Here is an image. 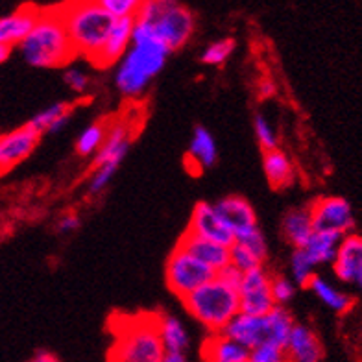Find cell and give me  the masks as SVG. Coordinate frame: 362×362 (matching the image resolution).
<instances>
[{"label": "cell", "mask_w": 362, "mask_h": 362, "mask_svg": "<svg viewBox=\"0 0 362 362\" xmlns=\"http://www.w3.org/2000/svg\"><path fill=\"white\" fill-rule=\"evenodd\" d=\"M235 243L246 246V248H248L250 252L255 253V255H257L262 262L267 261V257H268L267 238H264V235H262V231L259 228L252 229V231H248V233H244V235H240V237H237L235 238Z\"/></svg>", "instance_id": "e575fe53"}, {"label": "cell", "mask_w": 362, "mask_h": 362, "mask_svg": "<svg viewBox=\"0 0 362 362\" xmlns=\"http://www.w3.org/2000/svg\"><path fill=\"white\" fill-rule=\"evenodd\" d=\"M243 276L244 274H240V272H238L235 267H231V264H228L226 268L216 272V277H218V279H222V281L231 285L233 288H237V291H238V286H240V281H243Z\"/></svg>", "instance_id": "f35d334b"}, {"label": "cell", "mask_w": 362, "mask_h": 362, "mask_svg": "<svg viewBox=\"0 0 362 362\" xmlns=\"http://www.w3.org/2000/svg\"><path fill=\"white\" fill-rule=\"evenodd\" d=\"M315 264L305 253V250H294L291 257V279L296 286H307L315 277Z\"/></svg>", "instance_id": "f1b7e54d"}, {"label": "cell", "mask_w": 362, "mask_h": 362, "mask_svg": "<svg viewBox=\"0 0 362 362\" xmlns=\"http://www.w3.org/2000/svg\"><path fill=\"white\" fill-rule=\"evenodd\" d=\"M216 159H218V146H216L215 135L205 126H194L189 150L183 159L187 170L194 176H200L204 170L215 167Z\"/></svg>", "instance_id": "2e32d148"}, {"label": "cell", "mask_w": 362, "mask_h": 362, "mask_svg": "<svg viewBox=\"0 0 362 362\" xmlns=\"http://www.w3.org/2000/svg\"><path fill=\"white\" fill-rule=\"evenodd\" d=\"M19 50L24 62L35 69L63 67L76 57L59 6L39 11L34 28L19 45Z\"/></svg>", "instance_id": "7a4b0ae2"}, {"label": "cell", "mask_w": 362, "mask_h": 362, "mask_svg": "<svg viewBox=\"0 0 362 362\" xmlns=\"http://www.w3.org/2000/svg\"><path fill=\"white\" fill-rule=\"evenodd\" d=\"M100 6L107 13L117 19H135L141 8L137 0H100Z\"/></svg>", "instance_id": "d6a6232c"}, {"label": "cell", "mask_w": 362, "mask_h": 362, "mask_svg": "<svg viewBox=\"0 0 362 362\" xmlns=\"http://www.w3.org/2000/svg\"><path fill=\"white\" fill-rule=\"evenodd\" d=\"M229 264L237 268L240 274H248V272L262 268L261 259L238 243H233V246L229 248Z\"/></svg>", "instance_id": "f546056e"}, {"label": "cell", "mask_w": 362, "mask_h": 362, "mask_svg": "<svg viewBox=\"0 0 362 362\" xmlns=\"http://www.w3.org/2000/svg\"><path fill=\"white\" fill-rule=\"evenodd\" d=\"M39 8L35 6H23L19 10L0 17V47L13 48L23 43L26 35L32 32L35 21L39 17Z\"/></svg>", "instance_id": "e0dca14e"}, {"label": "cell", "mask_w": 362, "mask_h": 362, "mask_svg": "<svg viewBox=\"0 0 362 362\" xmlns=\"http://www.w3.org/2000/svg\"><path fill=\"white\" fill-rule=\"evenodd\" d=\"M165 357L156 315L129 318L117 333L111 362H161Z\"/></svg>", "instance_id": "52a82bcc"}, {"label": "cell", "mask_w": 362, "mask_h": 362, "mask_svg": "<svg viewBox=\"0 0 362 362\" xmlns=\"http://www.w3.org/2000/svg\"><path fill=\"white\" fill-rule=\"evenodd\" d=\"M213 205H215L220 218L224 220L228 228L235 233V238L259 228L255 209L243 196H226V198H222V200H218Z\"/></svg>", "instance_id": "9a60e30c"}, {"label": "cell", "mask_w": 362, "mask_h": 362, "mask_svg": "<svg viewBox=\"0 0 362 362\" xmlns=\"http://www.w3.org/2000/svg\"><path fill=\"white\" fill-rule=\"evenodd\" d=\"M255 90H257V96L261 98V100H267V98H272V96L276 95L277 86H276V81L272 80L270 76H262L257 80Z\"/></svg>", "instance_id": "ab89813d"}, {"label": "cell", "mask_w": 362, "mask_h": 362, "mask_svg": "<svg viewBox=\"0 0 362 362\" xmlns=\"http://www.w3.org/2000/svg\"><path fill=\"white\" fill-rule=\"evenodd\" d=\"M333 270L342 283L362 288V237L349 233L342 238Z\"/></svg>", "instance_id": "5bb4252c"}, {"label": "cell", "mask_w": 362, "mask_h": 362, "mask_svg": "<svg viewBox=\"0 0 362 362\" xmlns=\"http://www.w3.org/2000/svg\"><path fill=\"white\" fill-rule=\"evenodd\" d=\"M238 307L243 315L264 316L276 303L272 298V276L264 268L244 274L238 286Z\"/></svg>", "instance_id": "8fae6325"}, {"label": "cell", "mask_w": 362, "mask_h": 362, "mask_svg": "<svg viewBox=\"0 0 362 362\" xmlns=\"http://www.w3.org/2000/svg\"><path fill=\"white\" fill-rule=\"evenodd\" d=\"M134 24L135 19H117L113 21L107 39H105L104 47L100 54L96 56L95 63L96 67H110L122 59L128 52L129 45H132V35H134Z\"/></svg>", "instance_id": "ac0fdd59"}, {"label": "cell", "mask_w": 362, "mask_h": 362, "mask_svg": "<svg viewBox=\"0 0 362 362\" xmlns=\"http://www.w3.org/2000/svg\"><path fill=\"white\" fill-rule=\"evenodd\" d=\"M187 233L215 243L218 246H224V248H231L235 243V233L228 228L224 220L220 218L215 205L209 204V202H200V204L194 205Z\"/></svg>", "instance_id": "7c38bea8"}, {"label": "cell", "mask_w": 362, "mask_h": 362, "mask_svg": "<svg viewBox=\"0 0 362 362\" xmlns=\"http://www.w3.org/2000/svg\"><path fill=\"white\" fill-rule=\"evenodd\" d=\"M135 19L148 24L153 35L163 45H167L170 52L185 47L194 34V13L187 6L180 4V2H172V0L141 2V8H139Z\"/></svg>", "instance_id": "8992f818"}, {"label": "cell", "mask_w": 362, "mask_h": 362, "mask_svg": "<svg viewBox=\"0 0 362 362\" xmlns=\"http://www.w3.org/2000/svg\"><path fill=\"white\" fill-rule=\"evenodd\" d=\"M11 54V48H6V47H0V63H4Z\"/></svg>", "instance_id": "7bdbcfd3"}, {"label": "cell", "mask_w": 362, "mask_h": 362, "mask_svg": "<svg viewBox=\"0 0 362 362\" xmlns=\"http://www.w3.org/2000/svg\"><path fill=\"white\" fill-rule=\"evenodd\" d=\"M248 362H291L283 348L277 346H259L248 353Z\"/></svg>", "instance_id": "8d00e7d4"}, {"label": "cell", "mask_w": 362, "mask_h": 362, "mask_svg": "<svg viewBox=\"0 0 362 362\" xmlns=\"http://www.w3.org/2000/svg\"><path fill=\"white\" fill-rule=\"evenodd\" d=\"M296 285L291 277L276 276L272 277V298L276 307H285L294 298Z\"/></svg>", "instance_id": "836d02e7"}, {"label": "cell", "mask_w": 362, "mask_h": 362, "mask_svg": "<svg viewBox=\"0 0 362 362\" xmlns=\"http://www.w3.org/2000/svg\"><path fill=\"white\" fill-rule=\"evenodd\" d=\"M71 115V104H67V102H54V104H50L48 107L39 111L37 115H34L28 124L32 126L39 135L59 134V132L69 124Z\"/></svg>", "instance_id": "cb8c5ba5"}, {"label": "cell", "mask_w": 362, "mask_h": 362, "mask_svg": "<svg viewBox=\"0 0 362 362\" xmlns=\"http://www.w3.org/2000/svg\"><path fill=\"white\" fill-rule=\"evenodd\" d=\"M233 52H235L233 39L231 37L218 39V41H215V43H211L209 47H205V50L202 52V63H205V65H213V67H218V65L228 62Z\"/></svg>", "instance_id": "4dcf8cb0"}, {"label": "cell", "mask_w": 362, "mask_h": 362, "mask_svg": "<svg viewBox=\"0 0 362 362\" xmlns=\"http://www.w3.org/2000/svg\"><path fill=\"white\" fill-rule=\"evenodd\" d=\"M156 322L165 353H185L191 344V337L183 322L172 315H156Z\"/></svg>", "instance_id": "603a6c76"}, {"label": "cell", "mask_w": 362, "mask_h": 362, "mask_svg": "<svg viewBox=\"0 0 362 362\" xmlns=\"http://www.w3.org/2000/svg\"><path fill=\"white\" fill-rule=\"evenodd\" d=\"M313 233H315V228H313L309 207L307 209H291L283 216V235L294 246V250L305 248Z\"/></svg>", "instance_id": "d4e9b609"}, {"label": "cell", "mask_w": 362, "mask_h": 362, "mask_svg": "<svg viewBox=\"0 0 362 362\" xmlns=\"http://www.w3.org/2000/svg\"><path fill=\"white\" fill-rule=\"evenodd\" d=\"M129 144H132V132L124 120H117L107 126L104 144L93 158V167H90L93 170H90V177L87 181V192L90 196L100 194L107 189L119 170V165L124 161Z\"/></svg>", "instance_id": "ba28073f"}, {"label": "cell", "mask_w": 362, "mask_h": 362, "mask_svg": "<svg viewBox=\"0 0 362 362\" xmlns=\"http://www.w3.org/2000/svg\"><path fill=\"white\" fill-rule=\"evenodd\" d=\"M342 235L339 233H329V231H315L310 235L309 243L305 244V253L313 261L315 267L320 264H327L333 262L339 252V246L342 243Z\"/></svg>", "instance_id": "484cf974"}, {"label": "cell", "mask_w": 362, "mask_h": 362, "mask_svg": "<svg viewBox=\"0 0 362 362\" xmlns=\"http://www.w3.org/2000/svg\"><path fill=\"white\" fill-rule=\"evenodd\" d=\"M181 301L187 313L198 324L204 325L209 334L222 333V329L240 313L238 291L218 277L196 288L192 294Z\"/></svg>", "instance_id": "5b68a950"}, {"label": "cell", "mask_w": 362, "mask_h": 362, "mask_svg": "<svg viewBox=\"0 0 362 362\" xmlns=\"http://www.w3.org/2000/svg\"><path fill=\"white\" fill-rule=\"evenodd\" d=\"M294 325V318L285 307H274L264 316H250L238 313L222 329V334L240 344L248 351L259 346H267V344L285 349V344Z\"/></svg>", "instance_id": "277c9868"}, {"label": "cell", "mask_w": 362, "mask_h": 362, "mask_svg": "<svg viewBox=\"0 0 362 362\" xmlns=\"http://www.w3.org/2000/svg\"><path fill=\"white\" fill-rule=\"evenodd\" d=\"M246 362H248V361H246Z\"/></svg>", "instance_id": "ee69618b"}, {"label": "cell", "mask_w": 362, "mask_h": 362, "mask_svg": "<svg viewBox=\"0 0 362 362\" xmlns=\"http://www.w3.org/2000/svg\"><path fill=\"white\" fill-rule=\"evenodd\" d=\"M285 353L291 362H320L324 358V348L318 334L301 324L292 327L285 344Z\"/></svg>", "instance_id": "d6986e66"}, {"label": "cell", "mask_w": 362, "mask_h": 362, "mask_svg": "<svg viewBox=\"0 0 362 362\" xmlns=\"http://www.w3.org/2000/svg\"><path fill=\"white\" fill-rule=\"evenodd\" d=\"M248 353V349L222 333L209 334L202 344V361L204 362H246Z\"/></svg>", "instance_id": "44dd1931"}, {"label": "cell", "mask_w": 362, "mask_h": 362, "mask_svg": "<svg viewBox=\"0 0 362 362\" xmlns=\"http://www.w3.org/2000/svg\"><path fill=\"white\" fill-rule=\"evenodd\" d=\"M170 50L163 45L148 24L135 19L128 52L117 63L115 86L126 98H139L167 63Z\"/></svg>", "instance_id": "6da1fadb"}, {"label": "cell", "mask_w": 362, "mask_h": 362, "mask_svg": "<svg viewBox=\"0 0 362 362\" xmlns=\"http://www.w3.org/2000/svg\"><path fill=\"white\" fill-rule=\"evenodd\" d=\"M59 13L76 56L95 62L113 26V17L100 2H72L59 6Z\"/></svg>", "instance_id": "3957f363"}, {"label": "cell", "mask_w": 362, "mask_h": 362, "mask_svg": "<svg viewBox=\"0 0 362 362\" xmlns=\"http://www.w3.org/2000/svg\"><path fill=\"white\" fill-rule=\"evenodd\" d=\"M313 291V294L318 298L325 307H329L334 313H346V310L351 309L353 298L348 296L346 292H340L339 288H334L327 279H324L322 276L315 274V277L310 279L309 285H307Z\"/></svg>", "instance_id": "4316f807"}, {"label": "cell", "mask_w": 362, "mask_h": 362, "mask_svg": "<svg viewBox=\"0 0 362 362\" xmlns=\"http://www.w3.org/2000/svg\"><path fill=\"white\" fill-rule=\"evenodd\" d=\"M309 213L315 231H329V233H339L346 237L351 233L355 226L351 205L340 196L318 198L315 204H310Z\"/></svg>", "instance_id": "30bf717a"}, {"label": "cell", "mask_w": 362, "mask_h": 362, "mask_svg": "<svg viewBox=\"0 0 362 362\" xmlns=\"http://www.w3.org/2000/svg\"><path fill=\"white\" fill-rule=\"evenodd\" d=\"M161 362H187L185 353H165Z\"/></svg>", "instance_id": "b9f144b4"}, {"label": "cell", "mask_w": 362, "mask_h": 362, "mask_svg": "<svg viewBox=\"0 0 362 362\" xmlns=\"http://www.w3.org/2000/svg\"><path fill=\"white\" fill-rule=\"evenodd\" d=\"M262 170H264V176H267L270 187L274 189H286L294 183V165H292L291 158L279 148L262 153Z\"/></svg>", "instance_id": "7402d4cb"}, {"label": "cell", "mask_w": 362, "mask_h": 362, "mask_svg": "<svg viewBox=\"0 0 362 362\" xmlns=\"http://www.w3.org/2000/svg\"><path fill=\"white\" fill-rule=\"evenodd\" d=\"M181 250H185L187 253H191L196 261L204 262L205 267H209L211 270L220 272L229 264V248L218 246L215 243L198 238L191 233H183L177 243Z\"/></svg>", "instance_id": "ffe728a7"}, {"label": "cell", "mask_w": 362, "mask_h": 362, "mask_svg": "<svg viewBox=\"0 0 362 362\" xmlns=\"http://www.w3.org/2000/svg\"><path fill=\"white\" fill-rule=\"evenodd\" d=\"M28 362H59V358L50 351H37Z\"/></svg>", "instance_id": "60d3db41"}, {"label": "cell", "mask_w": 362, "mask_h": 362, "mask_svg": "<svg viewBox=\"0 0 362 362\" xmlns=\"http://www.w3.org/2000/svg\"><path fill=\"white\" fill-rule=\"evenodd\" d=\"M41 135L30 124L0 135V174L11 170L28 158L37 146Z\"/></svg>", "instance_id": "4fadbf2b"}, {"label": "cell", "mask_w": 362, "mask_h": 362, "mask_svg": "<svg viewBox=\"0 0 362 362\" xmlns=\"http://www.w3.org/2000/svg\"><path fill=\"white\" fill-rule=\"evenodd\" d=\"M105 135H107V126L104 122H93L76 139V152L81 158H90V156L95 158L96 152L104 144Z\"/></svg>", "instance_id": "83f0119b"}, {"label": "cell", "mask_w": 362, "mask_h": 362, "mask_svg": "<svg viewBox=\"0 0 362 362\" xmlns=\"http://www.w3.org/2000/svg\"><path fill=\"white\" fill-rule=\"evenodd\" d=\"M63 80L69 86V89L76 95H86L90 87V76L80 67H67L63 72Z\"/></svg>", "instance_id": "d590c367"}, {"label": "cell", "mask_w": 362, "mask_h": 362, "mask_svg": "<svg viewBox=\"0 0 362 362\" xmlns=\"http://www.w3.org/2000/svg\"><path fill=\"white\" fill-rule=\"evenodd\" d=\"M253 132H255V139H257L259 146L262 148V152L276 150L277 134L274 126L270 124V120L264 115H255V119H253Z\"/></svg>", "instance_id": "1f68e13d"}, {"label": "cell", "mask_w": 362, "mask_h": 362, "mask_svg": "<svg viewBox=\"0 0 362 362\" xmlns=\"http://www.w3.org/2000/svg\"><path fill=\"white\" fill-rule=\"evenodd\" d=\"M81 220L76 213H65L62 218L57 220L56 229L57 233H63V235H69V233H74L78 228H80Z\"/></svg>", "instance_id": "74e56055"}, {"label": "cell", "mask_w": 362, "mask_h": 362, "mask_svg": "<svg viewBox=\"0 0 362 362\" xmlns=\"http://www.w3.org/2000/svg\"><path fill=\"white\" fill-rule=\"evenodd\" d=\"M165 277H167V285L172 294H176L180 300H185L196 288L215 279L216 272L205 267L204 262L196 261L191 253L176 246L170 257L167 259Z\"/></svg>", "instance_id": "9c48e42d"}]
</instances>
